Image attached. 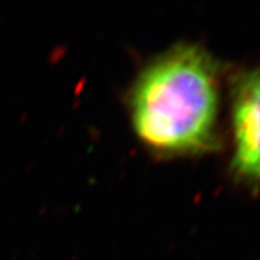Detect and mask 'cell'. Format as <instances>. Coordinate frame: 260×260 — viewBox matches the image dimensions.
<instances>
[{
  "label": "cell",
  "mask_w": 260,
  "mask_h": 260,
  "mask_svg": "<svg viewBox=\"0 0 260 260\" xmlns=\"http://www.w3.org/2000/svg\"><path fill=\"white\" fill-rule=\"evenodd\" d=\"M136 134L162 154L218 146L219 67L210 52L180 44L146 65L129 94Z\"/></svg>",
  "instance_id": "6da1fadb"
},
{
  "label": "cell",
  "mask_w": 260,
  "mask_h": 260,
  "mask_svg": "<svg viewBox=\"0 0 260 260\" xmlns=\"http://www.w3.org/2000/svg\"><path fill=\"white\" fill-rule=\"evenodd\" d=\"M232 126L234 174L247 183H260V67L234 76Z\"/></svg>",
  "instance_id": "7a4b0ae2"
}]
</instances>
